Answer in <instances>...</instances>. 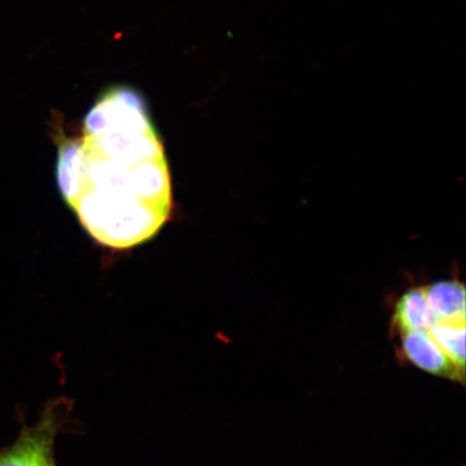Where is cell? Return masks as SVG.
I'll use <instances>...</instances> for the list:
<instances>
[{
	"label": "cell",
	"instance_id": "cell-1",
	"mask_svg": "<svg viewBox=\"0 0 466 466\" xmlns=\"http://www.w3.org/2000/svg\"><path fill=\"white\" fill-rule=\"evenodd\" d=\"M56 177L80 225L104 247H137L171 217L165 146L147 104L132 87L105 91L77 136L58 138Z\"/></svg>",
	"mask_w": 466,
	"mask_h": 466
},
{
	"label": "cell",
	"instance_id": "cell-5",
	"mask_svg": "<svg viewBox=\"0 0 466 466\" xmlns=\"http://www.w3.org/2000/svg\"><path fill=\"white\" fill-rule=\"evenodd\" d=\"M435 323L424 289H412L396 302L393 326L401 335L411 331H428Z\"/></svg>",
	"mask_w": 466,
	"mask_h": 466
},
{
	"label": "cell",
	"instance_id": "cell-2",
	"mask_svg": "<svg viewBox=\"0 0 466 466\" xmlns=\"http://www.w3.org/2000/svg\"><path fill=\"white\" fill-rule=\"evenodd\" d=\"M64 407L60 400L51 401L36 423L23 425L13 444L0 448V466H56L55 445Z\"/></svg>",
	"mask_w": 466,
	"mask_h": 466
},
{
	"label": "cell",
	"instance_id": "cell-4",
	"mask_svg": "<svg viewBox=\"0 0 466 466\" xmlns=\"http://www.w3.org/2000/svg\"><path fill=\"white\" fill-rule=\"evenodd\" d=\"M435 322L465 323V289L458 281H440L424 289Z\"/></svg>",
	"mask_w": 466,
	"mask_h": 466
},
{
	"label": "cell",
	"instance_id": "cell-6",
	"mask_svg": "<svg viewBox=\"0 0 466 466\" xmlns=\"http://www.w3.org/2000/svg\"><path fill=\"white\" fill-rule=\"evenodd\" d=\"M429 335L460 372L465 371V323L435 322Z\"/></svg>",
	"mask_w": 466,
	"mask_h": 466
},
{
	"label": "cell",
	"instance_id": "cell-3",
	"mask_svg": "<svg viewBox=\"0 0 466 466\" xmlns=\"http://www.w3.org/2000/svg\"><path fill=\"white\" fill-rule=\"evenodd\" d=\"M401 354L408 362L430 374L463 382L464 375L459 371L428 331H411L401 338Z\"/></svg>",
	"mask_w": 466,
	"mask_h": 466
}]
</instances>
